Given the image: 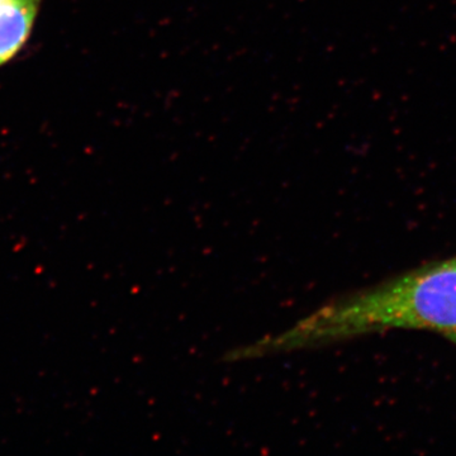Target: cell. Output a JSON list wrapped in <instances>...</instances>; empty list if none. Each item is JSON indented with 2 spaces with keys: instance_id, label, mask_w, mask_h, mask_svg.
Here are the masks:
<instances>
[{
  "instance_id": "1",
  "label": "cell",
  "mask_w": 456,
  "mask_h": 456,
  "mask_svg": "<svg viewBox=\"0 0 456 456\" xmlns=\"http://www.w3.org/2000/svg\"><path fill=\"white\" fill-rule=\"evenodd\" d=\"M305 329L314 341L388 330H424L456 345V256L336 302L312 318Z\"/></svg>"
},
{
  "instance_id": "2",
  "label": "cell",
  "mask_w": 456,
  "mask_h": 456,
  "mask_svg": "<svg viewBox=\"0 0 456 456\" xmlns=\"http://www.w3.org/2000/svg\"><path fill=\"white\" fill-rule=\"evenodd\" d=\"M42 0H0V65L26 44Z\"/></svg>"
}]
</instances>
